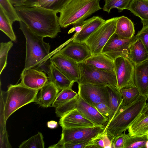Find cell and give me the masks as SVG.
Returning <instances> with one entry per match:
<instances>
[{"label":"cell","instance_id":"836d02e7","mask_svg":"<svg viewBox=\"0 0 148 148\" xmlns=\"http://www.w3.org/2000/svg\"><path fill=\"white\" fill-rule=\"evenodd\" d=\"M0 8L13 23L21 21L15 8L9 0H0Z\"/></svg>","mask_w":148,"mask_h":148},{"label":"cell","instance_id":"7bdbcfd3","mask_svg":"<svg viewBox=\"0 0 148 148\" xmlns=\"http://www.w3.org/2000/svg\"><path fill=\"white\" fill-rule=\"evenodd\" d=\"M141 113L145 114H148V103L145 104Z\"/></svg>","mask_w":148,"mask_h":148},{"label":"cell","instance_id":"3957f363","mask_svg":"<svg viewBox=\"0 0 148 148\" xmlns=\"http://www.w3.org/2000/svg\"><path fill=\"white\" fill-rule=\"evenodd\" d=\"M20 29L26 40V54L25 69L40 67L50 59L52 56L50 53L51 46L45 42L44 38L31 31L22 21L19 22Z\"/></svg>","mask_w":148,"mask_h":148},{"label":"cell","instance_id":"ee69618b","mask_svg":"<svg viewBox=\"0 0 148 148\" xmlns=\"http://www.w3.org/2000/svg\"><path fill=\"white\" fill-rule=\"evenodd\" d=\"M146 148H148V140L147 141L146 144Z\"/></svg>","mask_w":148,"mask_h":148},{"label":"cell","instance_id":"4dcf8cb0","mask_svg":"<svg viewBox=\"0 0 148 148\" xmlns=\"http://www.w3.org/2000/svg\"><path fill=\"white\" fill-rule=\"evenodd\" d=\"M78 93L72 89L66 88L61 90L58 94L52 106L55 108L76 97Z\"/></svg>","mask_w":148,"mask_h":148},{"label":"cell","instance_id":"f546056e","mask_svg":"<svg viewBox=\"0 0 148 148\" xmlns=\"http://www.w3.org/2000/svg\"><path fill=\"white\" fill-rule=\"evenodd\" d=\"M45 143L42 133H38L23 142L19 146V148H44Z\"/></svg>","mask_w":148,"mask_h":148},{"label":"cell","instance_id":"9a60e30c","mask_svg":"<svg viewBox=\"0 0 148 148\" xmlns=\"http://www.w3.org/2000/svg\"><path fill=\"white\" fill-rule=\"evenodd\" d=\"M75 109H77L96 126L103 125L108 121V118L104 116L95 107L85 101L79 94L78 98L75 104Z\"/></svg>","mask_w":148,"mask_h":148},{"label":"cell","instance_id":"d6986e66","mask_svg":"<svg viewBox=\"0 0 148 148\" xmlns=\"http://www.w3.org/2000/svg\"><path fill=\"white\" fill-rule=\"evenodd\" d=\"M106 87L109 97L108 121L107 125H108L125 105L120 90L117 88L110 86H107Z\"/></svg>","mask_w":148,"mask_h":148},{"label":"cell","instance_id":"8d00e7d4","mask_svg":"<svg viewBox=\"0 0 148 148\" xmlns=\"http://www.w3.org/2000/svg\"><path fill=\"white\" fill-rule=\"evenodd\" d=\"M127 134L124 132L115 137L111 143V148H124Z\"/></svg>","mask_w":148,"mask_h":148},{"label":"cell","instance_id":"f1b7e54d","mask_svg":"<svg viewBox=\"0 0 148 148\" xmlns=\"http://www.w3.org/2000/svg\"><path fill=\"white\" fill-rule=\"evenodd\" d=\"M148 140L147 134L140 136H131L128 134L124 148H146V144Z\"/></svg>","mask_w":148,"mask_h":148},{"label":"cell","instance_id":"7c38bea8","mask_svg":"<svg viewBox=\"0 0 148 148\" xmlns=\"http://www.w3.org/2000/svg\"><path fill=\"white\" fill-rule=\"evenodd\" d=\"M50 60L70 80L78 83L80 74L77 62L58 52L55 53Z\"/></svg>","mask_w":148,"mask_h":148},{"label":"cell","instance_id":"7402d4cb","mask_svg":"<svg viewBox=\"0 0 148 148\" xmlns=\"http://www.w3.org/2000/svg\"><path fill=\"white\" fill-rule=\"evenodd\" d=\"M135 65L148 60V52L145 46L139 39L135 38L130 44L128 56Z\"/></svg>","mask_w":148,"mask_h":148},{"label":"cell","instance_id":"d590c367","mask_svg":"<svg viewBox=\"0 0 148 148\" xmlns=\"http://www.w3.org/2000/svg\"><path fill=\"white\" fill-rule=\"evenodd\" d=\"M136 36L141 41L148 52V25L143 26Z\"/></svg>","mask_w":148,"mask_h":148},{"label":"cell","instance_id":"ab89813d","mask_svg":"<svg viewBox=\"0 0 148 148\" xmlns=\"http://www.w3.org/2000/svg\"><path fill=\"white\" fill-rule=\"evenodd\" d=\"M14 7L23 5L24 2L23 0H9Z\"/></svg>","mask_w":148,"mask_h":148},{"label":"cell","instance_id":"8992f818","mask_svg":"<svg viewBox=\"0 0 148 148\" xmlns=\"http://www.w3.org/2000/svg\"><path fill=\"white\" fill-rule=\"evenodd\" d=\"M78 64L80 74L78 84H91L118 88L115 71L108 72L98 69L84 62Z\"/></svg>","mask_w":148,"mask_h":148},{"label":"cell","instance_id":"bcb514c9","mask_svg":"<svg viewBox=\"0 0 148 148\" xmlns=\"http://www.w3.org/2000/svg\"><path fill=\"white\" fill-rule=\"evenodd\" d=\"M147 137L148 138V133L147 134Z\"/></svg>","mask_w":148,"mask_h":148},{"label":"cell","instance_id":"277c9868","mask_svg":"<svg viewBox=\"0 0 148 148\" xmlns=\"http://www.w3.org/2000/svg\"><path fill=\"white\" fill-rule=\"evenodd\" d=\"M100 0H70L60 12L58 23L65 28L81 24L93 13L101 9Z\"/></svg>","mask_w":148,"mask_h":148},{"label":"cell","instance_id":"9c48e42d","mask_svg":"<svg viewBox=\"0 0 148 148\" xmlns=\"http://www.w3.org/2000/svg\"><path fill=\"white\" fill-rule=\"evenodd\" d=\"M118 89L136 86L134 82L135 64L128 57L121 56L114 60Z\"/></svg>","mask_w":148,"mask_h":148},{"label":"cell","instance_id":"5bb4252c","mask_svg":"<svg viewBox=\"0 0 148 148\" xmlns=\"http://www.w3.org/2000/svg\"><path fill=\"white\" fill-rule=\"evenodd\" d=\"M58 53L71 59L77 63L84 62L92 55L84 42L73 41L72 39Z\"/></svg>","mask_w":148,"mask_h":148},{"label":"cell","instance_id":"603a6c76","mask_svg":"<svg viewBox=\"0 0 148 148\" xmlns=\"http://www.w3.org/2000/svg\"><path fill=\"white\" fill-rule=\"evenodd\" d=\"M83 62L98 69L108 72H115L114 60L102 52L92 55Z\"/></svg>","mask_w":148,"mask_h":148},{"label":"cell","instance_id":"44dd1931","mask_svg":"<svg viewBox=\"0 0 148 148\" xmlns=\"http://www.w3.org/2000/svg\"><path fill=\"white\" fill-rule=\"evenodd\" d=\"M134 79L140 94L146 96L148 90V60L135 65Z\"/></svg>","mask_w":148,"mask_h":148},{"label":"cell","instance_id":"f35d334b","mask_svg":"<svg viewBox=\"0 0 148 148\" xmlns=\"http://www.w3.org/2000/svg\"><path fill=\"white\" fill-rule=\"evenodd\" d=\"M102 138L104 144V148H111V142L106 134V130L103 134Z\"/></svg>","mask_w":148,"mask_h":148},{"label":"cell","instance_id":"8fae6325","mask_svg":"<svg viewBox=\"0 0 148 148\" xmlns=\"http://www.w3.org/2000/svg\"><path fill=\"white\" fill-rule=\"evenodd\" d=\"M135 38L126 39L121 38L114 33L103 48L101 52L114 60L121 56L128 57L130 45Z\"/></svg>","mask_w":148,"mask_h":148},{"label":"cell","instance_id":"ffe728a7","mask_svg":"<svg viewBox=\"0 0 148 148\" xmlns=\"http://www.w3.org/2000/svg\"><path fill=\"white\" fill-rule=\"evenodd\" d=\"M60 90L51 81L49 80L40 89L35 101L42 107H50L54 101Z\"/></svg>","mask_w":148,"mask_h":148},{"label":"cell","instance_id":"7a4b0ae2","mask_svg":"<svg viewBox=\"0 0 148 148\" xmlns=\"http://www.w3.org/2000/svg\"><path fill=\"white\" fill-rule=\"evenodd\" d=\"M38 90L29 88L20 83L9 85L6 91L1 89L0 130L6 129L7 120L15 111L36 101Z\"/></svg>","mask_w":148,"mask_h":148},{"label":"cell","instance_id":"d6a6232c","mask_svg":"<svg viewBox=\"0 0 148 148\" xmlns=\"http://www.w3.org/2000/svg\"><path fill=\"white\" fill-rule=\"evenodd\" d=\"M125 105L129 104L135 101L140 95L136 86L123 88L120 90Z\"/></svg>","mask_w":148,"mask_h":148},{"label":"cell","instance_id":"7dc6e473","mask_svg":"<svg viewBox=\"0 0 148 148\" xmlns=\"http://www.w3.org/2000/svg\"><path fill=\"white\" fill-rule=\"evenodd\" d=\"M23 0L24 1V2H25V1L26 0Z\"/></svg>","mask_w":148,"mask_h":148},{"label":"cell","instance_id":"1f68e13d","mask_svg":"<svg viewBox=\"0 0 148 148\" xmlns=\"http://www.w3.org/2000/svg\"><path fill=\"white\" fill-rule=\"evenodd\" d=\"M132 0H104L105 4L103 9L109 13L111 9L117 8L119 12L127 9Z\"/></svg>","mask_w":148,"mask_h":148},{"label":"cell","instance_id":"ac0fdd59","mask_svg":"<svg viewBox=\"0 0 148 148\" xmlns=\"http://www.w3.org/2000/svg\"><path fill=\"white\" fill-rule=\"evenodd\" d=\"M106 21L102 18L93 16L84 21L81 24L82 29L77 35L73 36V41L84 42L86 40Z\"/></svg>","mask_w":148,"mask_h":148},{"label":"cell","instance_id":"e0dca14e","mask_svg":"<svg viewBox=\"0 0 148 148\" xmlns=\"http://www.w3.org/2000/svg\"><path fill=\"white\" fill-rule=\"evenodd\" d=\"M43 65L46 68L42 69L48 75L49 80L52 82L60 91L64 89L72 88L74 82L71 81L62 73L51 61L47 65Z\"/></svg>","mask_w":148,"mask_h":148},{"label":"cell","instance_id":"e575fe53","mask_svg":"<svg viewBox=\"0 0 148 148\" xmlns=\"http://www.w3.org/2000/svg\"><path fill=\"white\" fill-rule=\"evenodd\" d=\"M0 74L7 65L8 53L13 46L12 41L1 42L0 44Z\"/></svg>","mask_w":148,"mask_h":148},{"label":"cell","instance_id":"4316f807","mask_svg":"<svg viewBox=\"0 0 148 148\" xmlns=\"http://www.w3.org/2000/svg\"><path fill=\"white\" fill-rule=\"evenodd\" d=\"M70 0H41L29 6H34L55 12H60Z\"/></svg>","mask_w":148,"mask_h":148},{"label":"cell","instance_id":"f6af8a7d","mask_svg":"<svg viewBox=\"0 0 148 148\" xmlns=\"http://www.w3.org/2000/svg\"><path fill=\"white\" fill-rule=\"evenodd\" d=\"M146 96L147 97V98H148V90L147 93V94L146 95Z\"/></svg>","mask_w":148,"mask_h":148},{"label":"cell","instance_id":"2e32d148","mask_svg":"<svg viewBox=\"0 0 148 148\" xmlns=\"http://www.w3.org/2000/svg\"><path fill=\"white\" fill-rule=\"evenodd\" d=\"M59 123L62 128L92 127L96 126L76 109L69 112L61 117Z\"/></svg>","mask_w":148,"mask_h":148},{"label":"cell","instance_id":"52a82bcc","mask_svg":"<svg viewBox=\"0 0 148 148\" xmlns=\"http://www.w3.org/2000/svg\"><path fill=\"white\" fill-rule=\"evenodd\" d=\"M119 17L106 20L84 42L90 49L92 55L101 53L103 47L111 36L115 33Z\"/></svg>","mask_w":148,"mask_h":148},{"label":"cell","instance_id":"cb8c5ba5","mask_svg":"<svg viewBox=\"0 0 148 148\" xmlns=\"http://www.w3.org/2000/svg\"><path fill=\"white\" fill-rule=\"evenodd\" d=\"M115 33L123 38H132L135 34L133 23L126 16L119 17L116 22Z\"/></svg>","mask_w":148,"mask_h":148},{"label":"cell","instance_id":"30bf717a","mask_svg":"<svg viewBox=\"0 0 148 148\" xmlns=\"http://www.w3.org/2000/svg\"><path fill=\"white\" fill-rule=\"evenodd\" d=\"M78 84V93L88 103L94 107L101 102L108 106V94L106 86L91 84Z\"/></svg>","mask_w":148,"mask_h":148},{"label":"cell","instance_id":"484cf974","mask_svg":"<svg viewBox=\"0 0 148 148\" xmlns=\"http://www.w3.org/2000/svg\"><path fill=\"white\" fill-rule=\"evenodd\" d=\"M131 136H142L148 133V114L141 113L132 122L128 129Z\"/></svg>","mask_w":148,"mask_h":148},{"label":"cell","instance_id":"4fadbf2b","mask_svg":"<svg viewBox=\"0 0 148 148\" xmlns=\"http://www.w3.org/2000/svg\"><path fill=\"white\" fill-rule=\"evenodd\" d=\"M20 83L31 89L39 90L49 80L45 72L39 69L31 68L24 69L20 77Z\"/></svg>","mask_w":148,"mask_h":148},{"label":"cell","instance_id":"ba28073f","mask_svg":"<svg viewBox=\"0 0 148 148\" xmlns=\"http://www.w3.org/2000/svg\"><path fill=\"white\" fill-rule=\"evenodd\" d=\"M106 127V126L102 125L92 127L62 128L61 138L57 144H77L88 140L102 133Z\"/></svg>","mask_w":148,"mask_h":148},{"label":"cell","instance_id":"74e56055","mask_svg":"<svg viewBox=\"0 0 148 148\" xmlns=\"http://www.w3.org/2000/svg\"><path fill=\"white\" fill-rule=\"evenodd\" d=\"M94 107L100 113L108 118V107L106 103L103 102L100 103L96 104Z\"/></svg>","mask_w":148,"mask_h":148},{"label":"cell","instance_id":"5b68a950","mask_svg":"<svg viewBox=\"0 0 148 148\" xmlns=\"http://www.w3.org/2000/svg\"><path fill=\"white\" fill-rule=\"evenodd\" d=\"M148 98L140 95L132 103L124 105L117 114L106 127V134L111 143L117 135L128 130L129 126L142 113Z\"/></svg>","mask_w":148,"mask_h":148},{"label":"cell","instance_id":"60d3db41","mask_svg":"<svg viewBox=\"0 0 148 148\" xmlns=\"http://www.w3.org/2000/svg\"><path fill=\"white\" fill-rule=\"evenodd\" d=\"M58 124L57 122L54 121H48L47 123V127L51 129H54L57 127Z\"/></svg>","mask_w":148,"mask_h":148},{"label":"cell","instance_id":"6da1fadb","mask_svg":"<svg viewBox=\"0 0 148 148\" xmlns=\"http://www.w3.org/2000/svg\"><path fill=\"white\" fill-rule=\"evenodd\" d=\"M14 7L20 20L35 34L53 38L61 32L58 17L55 12L34 6Z\"/></svg>","mask_w":148,"mask_h":148},{"label":"cell","instance_id":"83f0119b","mask_svg":"<svg viewBox=\"0 0 148 148\" xmlns=\"http://www.w3.org/2000/svg\"><path fill=\"white\" fill-rule=\"evenodd\" d=\"M13 23L0 8V29L11 41L15 42L16 38L12 28Z\"/></svg>","mask_w":148,"mask_h":148},{"label":"cell","instance_id":"b9f144b4","mask_svg":"<svg viewBox=\"0 0 148 148\" xmlns=\"http://www.w3.org/2000/svg\"><path fill=\"white\" fill-rule=\"evenodd\" d=\"M41 0H26L23 5L30 6L31 5Z\"/></svg>","mask_w":148,"mask_h":148},{"label":"cell","instance_id":"d4e9b609","mask_svg":"<svg viewBox=\"0 0 148 148\" xmlns=\"http://www.w3.org/2000/svg\"><path fill=\"white\" fill-rule=\"evenodd\" d=\"M126 9L139 17L143 26L148 25V0H132Z\"/></svg>","mask_w":148,"mask_h":148}]
</instances>
